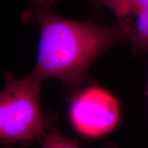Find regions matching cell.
Here are the masks:
<instances>
[{"mask_svg": "<svg viewBox=\"0 0 148 148\" xmlns=\"http://www.w3.org/2000/svg\"><path fill=\"white\" fill-rule=\"evenodd\" d=\"M29 2L25 16L34 18L40 32L36 63L29 75L40 81L59 79L70 98L89 82L90 68L99 56L126 43L116 25L108 27L62 17L53 12L54 0Z\"/></svg>", "mask_w": 148, "mask_h": 148, "instance_id": "1", "label": "cell"}, {"mask_svg": "<svg viewBox=\"0 0 148 148\" xmlns=\"http://www.w3.org/2000/svg\"><path fill=\"white\" fill-rule=\"evenodd\" d=\"M0 95V139L3 148L40 142L52 127L53 115L42 110L40 101L42 81L27 75L17 79L5 73Z\"/></svg>", "mask_w": 148, "mask_h": 148, "instance_id": "2", "label": "cell"}, {"mask_svg": "<svg viewBox=\"0 0 148 148\" xmlns=\"http://www.w3.org/2000/svg\"><path fill=\"white\" fill-rule=\"evenodd\" d=\"M69 119L77 132L88 138H98L113 130L119 122V103L104 88L90 85L71 96Z\"/></svg>", "mask_w": 148, "mask_h": 148, "instance_id": "3", "label": "cell"}, {"mask_svg": "<svg viewBox=\"0 0 148 148\" xmlns=\"http://www.w3.org/2000/svg\"><path fill=\"white\" fill-rule=\"evenodd\" d=\"M42 148H79L76 141L64 136L60 131L53 130L40 140ZM105 148H118L110 145Z\"/></svg>", "mask_w": 148, "mask_h": 148, "instance_id": "4", "label": "cell"}, {"mask_svg": "<svg viewBox=\"0 0 148 148\" xmlns=\"http://www.w3.org/2000/svg\"><path fill=\"white\" fill-rule=\"evenodd\" d=\"M97 1H99V2L102 3L103 4L106 5V6H107V5H108V3H110V1H111V0H97Z\"/></svg>", "mask_w": 148, "mask_h": 148, "instance_id": "5", "label": "cell"}, {"mask_svg": "<svg viewBox=\"0 0 148 148\" xmlns=\"http://www.w3.org/2000/svg\"><path fill=\"white\" fill-rule=\"evenodd\" d=\"M147 95L148 97V81H147Z\"/></svg>", "mask_w": 148, "mask_h": 148, "instance_id": "6", "label": "cell"}]
</instances>
